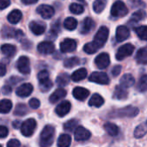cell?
<instances>
[{"instance_id":"6da1fadb","label":"cell","mask_w":147,"mask_h":147,"mask_svg":"<svg viewBox=\"0 0 147 147\" xmlns=\"http://www.w3.org/2000/svg\"><path fill=\"white\" fill-rule=\"evenodd\" d=\"M55 129L53 126L47 125L46 126L40 133V146L49 147L52 146L54 140Z\"/></svg>"},{"instance_id":"7a4b0ae2","label":"cell","mask_w":147,"mask_h":147,"mask_svg":"<svg viewBox=\"0 0 147 147\" xmlns=\"http://www.w3.org/2000/svg\"><path fill=\"white\" fill-rule=\"evenodd\" d=\"M109 30L105 26H102L98 29V31L96 32V34L94 37L93 41L91 42L94 47L96 49V51H98L102 47L105 45L109 37Z\"/></svg>"},{"instance_id":"3957f363","label":"cell","mask_w":147,"mask_h":147,"mask_svg":"<svg viewBox=\"0 0 147 147\" xmlns=\"http://www.w3.org/2000/svg\"><path fill=\"white\" fill-rule=\"evenodd\" d=\"M139 114V109L133 107V106H127L117 110H115L110 113L109 116L110 117H119V118H123V117H134Z\"/></svg>"},{"instance_id":"277c9868","label":"cell","mask_w":147,"mask_h":147,"mask_svg":"<svg viewBox=\"0 0 147 147\" xmlns=\"http://www.w3.org/2000/svg\"><path fill=\"white\" fill-rule=\"evenodd\" d=\"M36 126H37L36 121L33 118H29L22 122L21 126V132L25 137H30L34 134Z\"/></svg>"},{"instance_id":"5b68a950","label":"cell","mask_w":147,"mask_h":147,"mask_svg":"<svg viewBox=\"0 0 147 147\" xmlns=\"http://www.w3.org/2000/svg\"><path fill=\"white\" fill-rule=\"evenodd\" d=\"M128 9L122 1H116L111 8V15L114 17H122L127 16Z\"/></svg>"},{"instance_id":"8992f818","label":"cell","mask_w":147,"mask_h":147,"mask_svg":"<svg viewBox=\"0 0 147 147\" xmlns=\"http://www.w3.org/2000/svg\"><path fill=\"white\" fill-rule=\"evenodd\" d=\"M134 46L131 43H127L123 46H121L116 53V59L117 60H122L124 59H126L127 57L130 56L133 54L134 51Z\"/></svg>"},{"instance_id":"52a82bcc","label":"cell","mask_w":147,"mask_h":147,"mask_svg":"<svg viewBox=\"0 0 147 147\" xmlns=\"http://www.w3.org/2000/svg\"><path fill=\"white\" fill-rule=\"evenodd\" d=\"M89 80L93 83H96L99 84H109V78L105 72L96 71L91 73L89 78Z\"/></svg>"},{"instance_id":"ba28073f","label":"cell","mask_w":147,"mask_h":147,"mask_svg":"<svg viewBox=\"0 0 147 147\" xmlns=\"http://www.w3.org/2000/svg\"><path fill=\"white\" fill-rule=\"evenodd\" d=\"M16 68L22 74H28L30 72V62L28 57L22 56L16 61Z\"/></svg>"},{"instance_id":"9c48e42d","label":"cell","mask_w":147,"mask_h":147,"mask_svg":"<svg viewBox=\"0 0 147 147\" xmlns=\"http://www.w3.org/2000/svg\"><path fill=\"white\" fill-rule=\"evenodd\" d=\"M36 11L44 19H50L54 15V9L52 6L47 4L40 5L39 7H37Z\"/></svg>"},{"instance_id":"30bf717a","label":"cell","mask_w":147,"mask_h":147,"mask_svg":"<svg viewBox=\"0 0 147 147\" xmlns=\"http://www.w3.org/2000/svg\"><path fill=\"white\" fill-rule=\"evenodd\" d=\"M77 48V42L73 39H65L60 43V50L62 53H71Z\"/></svg>"},{"instance_id":"8fae6325","label":"cell","mask_w":147,"mask_h":147,"mask_svg":"<svg viewBox=\"0 0 147 147\" xmlns=\"http://www.w3.org/2000/svg\"><path fill=\"white\" fill-rule=\"evenodd\" d=\"M95 63L96 65V66L99 69H105L109 65L110 63V59H109V55L107 53H100L95 59Z\"/></svg>"},{"instance_id":"7c38bea8","label":"cell","mask_w":147,"mask_h":147,"mask_svg":"<svg viewBox=\"0 0 147 147\" xmlns=\"http://www.w3.org/2000/svg\"><path fill=\"white\" fill-rule=\"evenodd\" d=\"M29 28L35 35L42 34L46 30V24L40 21H32L29 23Z\"/></svg>"},{"instance_id":"4fadbf2b","label":"cell","mask_w":147,"mask_h":147,"mask_svg":"<svg viewBox=\"0 0 147 147\" xmlns=\"http://www.w3.org/2000/svg\"><path fill=\"white\" fill-rule=\"evenodd\" d=\"M37 50L41 54H50L55 51V47L51 41H43L38 45Z\"/></svg>"},{"instance_id":"5bb4252c","label":"cell","mask_w":147,"mask_h":147,"mask_svg":"<svg viewBox=\"0 0 147 147\" xmlns=\"http://www.w3.org/2000/svg\"><path fill=\"white\" fill-rule=\"evenodd\" d=\"M91 134L89 130H87L86 128L83 127H78L77 129L75 130V140L77 141H84L87 140L90 138Z\"/></svg>"},{"instance_id":"9a60e30c","label":"cell","mask_w":147,"mask_h":147,"mask_svg":"<svg viewBox=\"0 0 147 147\" xmlns=\"http://www.w3.org/2000/svg\"><path fill=\"white\" fill-rule=\"evenodd\" d=\"M33 90H34L33 85L31 84L26 83V84H23L21 86H19L16 89V93L20 97H27L31 95V93L33 92Z\"/></svg>"},{"instance_id":"2e32d148","label":"cell","mask_w":147,"mask_h":147,"mask_svg":"<svg viewBox=\"0 0 147 147\" xmlns=\"http://www.w3.org/2000/svg\"><path fill=\"white\" fill-rule=\"evenodd\" d=\"M71 102L68 101H63L62 102H60L57 108L55 109V112L56 114L59 116V117H63L65 115H66L70 110H71Z\"/></svg>"},{"instance_id":"e0dca14e","label":"cell","mask_w":147,"mask_h":147,"mask_svg":"<svg viewBox=\"0 0 147 147\" xmlns=\"http://www.w3.org/2000/svg\"><path fill=\"white\" fill-rule=\"evenodd\" d=\"M2 34L4 38H20L23 35V33L21 30H16L10 27H4L2 30Z\"/></svg>"},{"instance_id":"ac0fdd59","label":"cell","mask_w":147,"mask_h":147,"mask_svg":"<svg viewBox=\"0 0 147 147\" xmlns=\"http://www.w3.org/2000/svg\"><path fill=\"white\" fill-rule=\"evenodd\" d=\"M95 27V22L94 21L90 18V17H86L81 23V28H80V33L82 34H86L88 33H90L93 28Z\"/></svg>"},{"instance_id":"d6986e66","label":"cell","mask_w":147,"mask_h":147,"mask_svg":"<svg viewBox=\"0 0 147 147\" xmlns=\"http://www.w3.org/2000/svg\"><path fill=\"white\" fill-rule=\"evenodd\" d=\"M130 36L129 29L125 26H119L116 29V40L118 42L126 40Z\"/></svg>"},{"instance_id":"ffe728a7","label":"cell","mask_w":147,"mask_h":147,"mask_svg":"<svg viewBox=\"0 0 147 147\" xmlns=\"http://www.w3.org/2000/svg\"><path fill=\"white\" fill-rule=\"evenodd\" d=\"M72 95L77 100L84 101L89 96L90 91L87 89L83 88V87H76L72 91Z\"/></svg>"},{"instance_id":"44dd1931","label":"cell","mask_w":147,"mask_h":147,"mask_svg":"<svg viewBox=\"0 0 147 147\" xmlns=\"http://www.w3.org/2000/svg\"><path fill=\"white\" fill-rule=\"evenodd\" d=\"M65 96H66V90L62 88H59L50 96L49 102L51 103H55L59 102V100L63 99Z\"/></svg>"},{"instance_id":"7402d4cb","label":"cell","mask_w":147,"mask_h":147,"mask_svg":"<svg viewBox=\"0 0 147 147\" xmlns=\"http://www.w3.org/2000/svg\"><path fill=\"white\" fill-rule=\"evenodd\" d=\"M127 95H128V93H127L126 88L120 85V86L115 87L113 97L115 99H117V100H124V99H126L127 97Z\"/></svg>"},{"instance_id":"603a6c76","label":"cell","mask_w":147,"mask_h":147,"mask_svg":"<svg viewBox=\"0 0 147 147\" xmlns=\"http://www.w3.org/2000/svg\"><path fill=\"white\" fill-rule=\"evenodd\" d=\"M87 70L84 69V68H80L77 71H75L71 76V78L72 81L74 82H79L83 79H84L86 77H87Z\"/></svg>"},{"instance_id":"cb8c5ba5","label":"cell","mask_w":147,"mask_h":147,"mask_svg":"<svg viewBox=\"0 0 147 147\" xmlns=\"http://www.w3.org/2000/svg\"><path fill=\"white\" fill-rule=\"evenodd\" d=\"M1 51L3 55H5L8 58H12L15 56L16 49V47L11 44H4L1 47Z\"/></svg>"},{"instance_id":"d4e9b609","label":"cell","mask_w":147,"mask_h":147,"mask_svg":"<svg viewBox=\"0 0 147 147\" xmlns=\"http://www.w3.org/2000/svg\"><path fill=\"white\" fill-rule=\"evenodd\" d=\"M22 17V14L19 9H14L8 15V21L12 24L18 23Z\"/></svg>"},{"instance_id":"484cf974","label":"cell","mask_w":147,"mask_h":147,"mask_svg":"<svg viewBox=\"0 0 147 147\" xmlns=\"http://www.w3.org/2000/svg\"><path fill=\"white\" fill-rule=\"evenodd\" d=\"M134 83H135V79L131 74H125L124 76H122V78L120 80L121 85L123 86L124 88H129L133 86Z\"/></svg>"},{"instance_id":"4316f807","label":"cell","mask_w":147,"mask_h":147,"mask_svg":"<svg viewBox=\"0 0 147 147\" xmlns=\"http://www.w3.org/2000/svg\"><path fill=\"white\" fill-rule=\"evenodd\" d=\"M104 103V99L99 94H94L89 101V105L91 107L100 108Z\"/></svg>"},{"instance_id":"83f0119b","label":"cell","mask_w":147,"mask_h":147,"mask_svg":"<svg viewBox=\"0 0 147 147\" xmlns=\"http://www.w3.org/2000/svg\"><path fill=\"white\" fill-rule=\"evenodd\" d=\"M137 62L141 65H147V49L146 48H140L138 50L135 57Z\"/></svg>"},{"instance_id":"f1b7e54d","label":"cell","mask_w":147,"mask_h":147,"mask_svg":"<svg viewBox=\"0 0 147 147\" xmlns=\"http://www.w3.org/2000/svg\"><path fill=\"white\" fill-rule=\"evenodd\" d=\"M146 16V11L144 9H139V10H137L136 12H134L133 14V16L130 18L129 23H136V22H139L141 20L145 19Z\"/></svg>"},{"instance_id":"f546056e","label":"cell","mask_w":147,"mask_h":147,"mask_svg":"<svg viewBox=\"0 0 147 147\" xmlns=\"http://www.w3.org/2000/svg\"><path fill=\"white\" fill-rule=\"evenodd\" d=\"M71 143V138L69 134H61L58 140V147H69Z\"/></svg>"},{"instance_id":"4dcf8cb0","label":"cell","mask_w":147,"mask_h":147,"mask_svg":"<svg viewBox=\"0 0 147 147\" xmlns=\"http://www.w3.org/2000/svg\"><path fill=\"white\" fill-rule=\"evenodd\" d=\"M104 129L105 131L111 136L115 137V136H117L119 134V127L114 124V123H111V122H107L105 125H104Z\"/></svg>"},{"instance_id":"1f68e13d","label":"cell","mask_w":147,"mask_h":147,"mask_svg":"<svg viewBox=\"0 0 147 147\" xmlns=\"http://www.w3.org/2000/svg\"><path fill=\"white\" fill-rule=\"evenodd\" d=\"M147 134V121L139 125L134 131V137L137 139L144 137Z\"/></svg>"},{"instance_id":"d6a6232c","label":"cell","mask_w":147,"mask_h":147,"mask_svg":"<svg viewBox=\"0 0 147 147\" xmlns=\"http://www.w3.org/2000/svg\"><path fill=\"white\" fill-rule=\"evenodd\" d=\"M39 86L42 92H47L52 89L53 82L49 79V78L46 79H42L39 81Z\"/></svg>"},{"instance_id":"836d02e7","label":"cell","mask_w":147,"mask_h":147,"mask_svg":"<svg viewBox=\"0 0 147 147\" xmlns=\"http://www.w3.org/2000/svg\"><path fill=\"white\" fill-rule=\"evenodd\" d=\"M70 82V77L67 73H62L60 75H59L56 78V84L60 86H66Z\"/></svg>"},{"instance_id":"e575fe53","label":"cell","mask_w":147,"mask_h":147,"mask_svg":"<svg viewBox=\"0 0 147 147\" xmlns=\"http://www.w3.org/2000/svg\"><path fill=\"white\" fill-rule=\"evenodd\" d=\"M78 26V21L73 17H67L64 21V27L67 30H74Z\"/></svg>"},{"instance_id":"d590c367","label":"cell","mask_w":147,"mask_h":147,"mask_svg":"<svg viewBox=\"0 0 147 147\" xmlns=\"http://www.w3.org/2000/svg\"><path fill=\"white\" fill-rule=\"evenodd\" d=\"M107 0H96L93 3V9L96 13L100 14L106 7Z\"/></svg>"},{"instance_id":"8d00e7d4","label":"cell","mask_w":147,"mask_h":147,"mask_svg":"<svg viewBox=\"0 0 147 147\" xmlns=\"http://www.w3.org/2000/svg\"><path fill=\"white\" fill-rule=\"evenodd\" d=\"M12 109V102L8 99H3L1 101L0 112L2 114H8Z\"/></svg>"},{"instance_id":"74e56055","label":"cell","mask_w":147,"mask_h":147,"mask_svg":"<svg viewBox=\"0 0 147 147\" xmlns=\"http://www.w3.org/2000/svg\"><path fill=\"white\" fill-rule=\"evenodd\" d=\"M78 125V121L77 120L72 119V120H70L64 124V129H65V131L70 133V132H72L75 129H77Z\"/></svg>"},{"instance_id":"f35d334b","label":"cell","mask_w":147,"mask_h":147,"mask_svg":"<svg viewBox=\"0 0 147 147\" xmlns=\"http://www.w3.org/2000/svg\"><path fill=\"white\" fill-rule=\"evenodd\" d=\"M137 90L140 92H145L147 90V74L143 75L137 84Z\"/></svg>"},{"instance_id":"ab89813d","label":"cell","mask_w":147,"mask_h":147,"mask_svg":"<svg viewBox=\"0 0 147 147\" xmlns=\"http://www.w3.org/2000/svg\"><path fill=\"white\" fill-rule=\"evenodd\" d=\"M28 113V108L25 104H17L15 110L14 115L16 116H23Z\"/></svg>"},{"instance_id":"60d3db41","label":"cell","mask_w":147,"mask_h":147,"mask_svg":"<svg viewBox=\"0 0 147 147\" xmlns=\"http://www.w3.org/2000/svg\"><path fill=\"white\" fill-rule=\"evenodd\" d=\"M79 64H80V60L77 57H71V58L66 59L64 62V65L67 68H72Z\"/></svg>"},{"instance_id":"b9f144b4","label":"cell","mask_w":147,"mask_h":147,"mask_svg":"<svg viewBox=\"0 0 147 147\" xmlns=\"http://www.w3.org/2000/svg\"><path fill=\"white\" fill-rule=\"evenodd\" d=\"M134 30H135L136 34H138V36L140 37V39L147 40V25L140 26V27L136 28Z\"/></svg>"},{"instance_id":"7bdbcfd3","label":"cell","mask_w":147,"mask_h":147,"mask_svg":"<svg viewBox=\"0 0 147 147\" xmlns=\"http://www.w3.org/2000/svg\"><path fill=\"white\" fill-rule=\"evenodd\" d=\"M70 11L73 14L76 15H80L84 11V8L83 5L78 4V3H71L70 5Z\"/></svg>"},{"instance_id":"ee69618b","label":"cell","mask_w":147,"mask_h":147,"mask_svg":"<svg viewBox=\"0 0 147 147\" xmlns=\"http://www.w3.org/2000/svg\"><path fill=\"white\" fill-rule=\"evenodd\" d=\"M28 104H29V107L32 108V109H38V108L40 107V101H39L38 99H36V98H32V99L29 101Z\"/></svg>"},{"instance_id":"f6af8a7d","label":"cell","mask_w":147,"mask_h":147,"mask_svg":"<svg viewBox=\"0 0 147 147\" xmlns=\"http://www.w3.org/2000/svg\"><path fill=\"white\" fill-rule=\"evenodd\" d=\"M37 78H38V80H39V81H40V80H42V79L48 78H49V73H48V71H47V70H43V71H40V72L38 73Z\"/></svg>"},{"instance_id":"bcb514c9","label":"cell","mask_w":147,"mask_h":147,"mask_svg":"<svg viewBox=\"0 0 147 147\" xmlns=\"http://www.w3.org/2000/svg\"><path fill=\"white\" fill-rule=\"evenodd\" d=\"M7 147H21V143L18 140H10L7 143Z\"/></svg>"},{"instance_id":"7dc6e473","label":"cell","mask_w":147,"mask_h":147,"mask_svg":"<svg viewBox=\"0 0 147 147\" xmlns=\"http://www.w3.org/2000/svg\"><path fill=\"white\" fill-rule=\"evenodd\" d=\"M8 134H9L8 128L4 126H1L0 127V137H1V139H4L5 137H7Z\"/></svg>"},{"instance_id":"c3c4849f","label":"cell","mask_w":147,"mask_h":147,"mask_svg":"<svg viewBox=\"0 0 147 147\" xmlns=\"http://www.w3.org/2000/svg\"><path fill=\"white\" fill-rule=\"evenodd\" d=\"M121 71V65H115L113 69H112V75L114 77H117L120 75Z\"/></svg>"},{"instance_id":"681fc988","label":"cell","mask_w":147,"mask_h":147,"mask_svg":"<svg viewBox=\"0 0 147 147\" xmlns=\"http://www.w3.org/2000/svg\"><path fill=\"white\" fill-rule=\"evenodd\" d=\"M10 4L9 0H0V8L1 9H4Z\"/></svg>"},{"instance_id":"f907efd6","label":"cell","mask_w":147,"mask_h":147,"mask_svg":"<svg viewBox=\"0 0 147 147\" xmlns=\"http://www.w3.org/2000/svg\"><path fill=\"white\" fill-rule=\"evenodd\" d=\"M11 91H12V90H11L10 86H9V85H4L2 89V92L3 95H9L11 93Z\"/></svg>"},{"instance_id":"816d5d0a","label":"cell","mask_w":147,"mask_h":147,"mask_svg":"<svg viewBox=\"0 0 147 147\" xmlns=\"http://www.w3.org/2000/svg\"><path fill=\"white\" fill-rule=\"evenodd\" d=\"M20 80H22V78H17V77H12V78H10V79H9V81L11 82V84H17V82H18V81H20Z\"/></svg>"},{"instance_id":"f5cc1de1","label":"cell","mask_w":147,"mask_h":147,"mask_svg":"<svg viewBox=\"0 0 147 147\" xmlns=\"http://www.w3.org/2000/svg\"><path fill=\"white\" fill-rule=\"evenodd\" d=\"M0 68H1V76L3 77V76L5 75V73H6V67H5V65H4L3 63H2L1 65H0Z\"/></svg>"},{"instance_id":"db71d44e","label":"cell","mask_w":147,"mask_h":147,"mask_svg":"<svg viewBox=\"0 0 147 147\" xmlns=\"http://www.w3.org/2000/svg\"><path fill=\"white\" fill-rule=\"evenodd\" d=\"M37 1L38 0H22V3H24V4H34V3H37Z\"/></svg>"},{"instance_id":"11a10c76","label":"cell","mask_w":147,"mask_h":147,"mask_svg":"<svg viewBox=\"0 0 147 147\" xmlns=\"http://www.w3.org/2000/svg\"><path fill=\"white\" fill-rule=\"evenodd\" d=\"M13 126H14V127L15 128H18V127H21V123L20 122H18V121H15L14 123H13Z\"/></svg>"},{"instance_id":"9f6ffc18","label":"cell","mask_w":147,"mask_h":147,"mask_svg":"<svg viewBox=\"0 0 147 147\" xmlns=\"http://www.w3.org/2000/svg\"><path fill=\"white\" fill-rule=\"evenodd\" d=\"M78 1H80V2H84V0H78Z\"/></svg>"}]
</instances>
